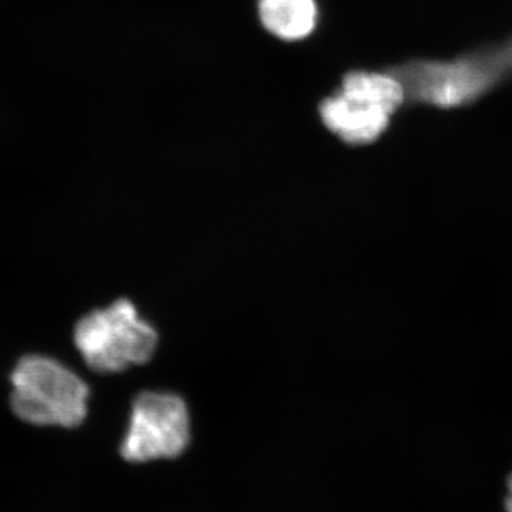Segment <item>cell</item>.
<instances>
[{
    "label": "cell",
    "instance_id": "3957f363",
    "mask_svg": "<svg viewBox=\"0 0 512 512\" xmlns=\"http://www.w3.org/2000/svg\"><path fill=\"white\" fill-rule=\"evenodd\" d=\"M74 343L94 372H123L148 362L157 349L156 329L140 318L127 299L83 316L74 328Z\"/></svg>",
    "mask_w": 512,
    "mask_h": 512
},
{
    "label": "cell",
    "instance_id": "52a82bcc",
    "mask_svg": "<svg viewBox=\"0 0 512 512\" xmlns=\"http://www.w3.org/2000/svg\"><path fill=\"white\" fill-rule=\"evenodd\" d=\"M340 90L373 101L389 111L392 116L406 101L402 84L389 72L346 74Z\"/></svg>",
    "mask_w": 512,
    "mask_h": 512
},
{
    "label": "cell",
    "instance_id": "8992f818",
    "mask_svg": "<svg viewBox=\"0 0 512 512\" xmlns=\"http://www.w3.org/2000/svg\"><path fill=\"white\" fill-rule=\"evenodd\" d=\"M259 18L272 35L293 42L311 35L318 8L315 0H259Z\"/></svg>",
    "mask_w": 512,
    "mask_h": 512
},
{
    "label": "cell",
    "instance_id": "7a4b0ae2",
    "mask_svg": "<svg viewBox=\"0 0 512 512\" xmlns=\"http://www.w3.org/2000/svg\"><path fill=\"white\" fill-rule=\"evenodd\" d=\"M10 382L12 410L26 423L73 429L86 419L89 386L53 357L23 356Z\"/></svg>",
    "mask_w": 512,
    "mask_h": 512
},
{
    "label": "cell",
    "instance_id": "ba28073f",
    "mask_svg": "<svg viewBox=\"0 0 512 512\" xmlns=\"http://www.w3.org/2000/svg\"><path fill=\"white\" fill-rule=\"evenodd\" d=\"M505 507H507L508 512H512V476L510 477V480H508V497Z\"/></svg>",
    "mask_w": 512,
    "mask_h": 512
},
{
    "label": "cell",
    "instance_id": "5b68a950",
    "mask_svg": "<svg viewBox=\"0 0 512 512\" xmlns=\"http://www.w3.org/2000/svg\"><path fill=\"white\" fill-rule=\"evenodd\" d=\"M323 124L350 146H366L382 137L392 114L373 101L339 90L320 104Z\"/></svg>",
    "mask_w": 512,
    "mask_h": 512
},
{
    "label": "cell",
    "instance_id": "6da1fadb",
    "mask_svg": "<svg viewBox=\"0 0 512 512\" xmlns=\"http://www.w3.org/2000/svg\"><path fill=\"white\" fill-rule=\"evenodd\" d=\"M406 101L439 109L476 103L512 74V39L448 62L410 60L389 70Z\"/></svg>",
    "mask_w": 512,
    "mask_h": 512
},
{
    "label": "cell",
    "instance_id": "277c9868",
    "mask_svg": "<svg viewBox=\"0 0 512 512\" xmlns=\"http://www.w3.org/2000/svg\"><path fill=\"white\" fill-rule=\"evenodd\" d=\"M190 441V416L181 397L141 393L131 409L130 426L121 456L131 463L180 456Z\"/></svg>",
    "mask_w": 512,
    "mask_h": 512
}]
</instances>
